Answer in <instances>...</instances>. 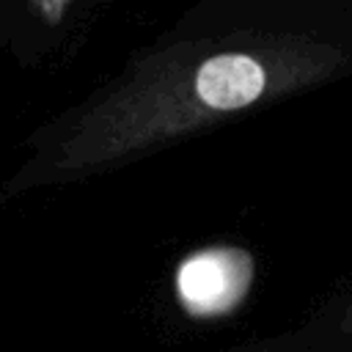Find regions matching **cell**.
<instances>
[{
  "label": "cell",
  "mask_w": 352,
  "mask_h": 352,
  "mask_svg": "<svg viewBox=\"0 0 352 352\" xmlns=\"http://www.w3.org/2000/svg\"><path fill=\"white\" fill-rule=\"evenodd\" d=\"M264 69L248 55H214L195 74L198 99L214 110H236L264 91Z\"/></svg>",
  "instance_id": "1"
},
{
  "label": "cell",
  "mask_w": 352,
  "mask_h": 352,
  "mask_svg": "<svg viewBox=\"0 0 352 352\" xmlns=\"http://www.w3.org/2000/svg\"><path fill=\"white\" fill-rule=\"evenodd\" d=\"M228 289V270L214 253L192 256L179 270V294L187 305L209 311L217 308Z\"/></svg>",
  "instance_id": "2"
}]
</instances>
